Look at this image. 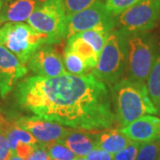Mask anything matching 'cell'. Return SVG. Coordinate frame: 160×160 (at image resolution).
I'll use <instances>...</instances> for the list:
<instances>
[{"label": "cell", "mask_w": 160, "mask_h": 160, "mask_svg": "<svg viewBox=\"0 0 160 160\" xmlns=\"http://www.w3.org/2000/svg\"><path fill=\"white\" fill-rule=\"evenodd\" d=\"M14 95L35 116L79 131L110 129L117 120L108 87L93 73L31 76L18 83Z\"/></svg>", "instance_id": "cell-1"}, {"label": "cell", "mask_w": 160, "mask_h": 160, "mask_svg": "<svg viewBox=\"0 0 160 160\" xmlns=\"http://www.w3.org/2000/svg\"><path fill=\"white\" fill-rule=\"evenodd\" d=\"M114 85L116 118L120 127L128 126L145 114L158 113L145 84L123 78Z\"/></svg>", "instance_id": "cell-2"}, {"label": "cell", "mask_w": 160, "mask_h": 160, "mask_svg": "<svg viewBox=\"0 0 160 160\" xmlns=\"http://www.w3.org/2000/svg\"><path fill=\"white\" fill-rule=\"evenodd\" d=\"M28 24L47 38V45L57 44L67 38L68 16L62 0L39 3L28 19Z\"/></svg>", "instance_id": "cell-3"}, {"label": "cell", "mask_w": 160, "mask_h": 160, "mask_svg": "<svg viewBox=\"0 0 160 160\" xmlns=\"http://www.w3.org/2000/svg\"><path fill=\"white\" fill-rule=\"evenodd\" d=\"M0 45L25 64L43 45H47V38L29 24L6 22L0 29Z\"/></svg>", "instance_id": "cell-4"}, {"label": "cell", "mask_w": 160, "mask_h": 160, "mask_svg": "<svg viewBox=\"0 0 160 160\" xmlns=\"http://www.w3.org/2000/svg\"><path fill=\"white\" fill-rule=\"evenodd\" d=\"M127 63V42L121 31L110 32L93 74L100 80L109 84H116L124 74Z\"/></svg>", "instance_id": "cell-5"}, {"label": "cell", "mask_w": 160, "mask_h": 160, "mask_svg": "<svg viewBox=\"0 0 160 160\" xmlns=\"http://www.w3.org/2000/svg\"><path fill=\"white\" fill-rule=\"evenodd\" d=\"M155 62L153 46L149 40L133 36L127 42L126 69L128 79L144 84Z\"/></svg>", "instance_id": "cell-6"}, {"label": "cell", "mask_w": 160, "mask_h": 160, "mask_svg": "<svg viewBox=\"0 0 160 160\" xmlns=\"http://www.w3.org/2000/svg\"><path fill=\"white\" fill-rule=\"evenodd\" d=\"M160 17V0H142L119 14L123 34L139 33L152 29Z\"/></svg>", "instance_id": "cell-7"}, {"label": "cell", "mask_w": 160, "mask_h": 160, "mask_svg": "<svg viewBox=\"0 0 160 160\" xmlns=\"http://www.w3.org/2000/svg\"><path fill=\"white\" fill-rule=\"evenodd\" d=\"M115 25L113 16L107 11L105 4L98 0L83 11L68 16L67 38L91 29H104L111 32Z\"/></svg>", "instance_id": "cell-8"}, {"label": "cell", "mask_w": 160, "mask_h": 160, "mask_svg": "<svg viewBox=\"0 0 160 160\" xmlns=\"http://www.w3.org/2000/svg\"><path fill=\"white\" fill-rule=\"evenodd\" d=\"M15 125L28 131L41 144H49L56 142H62L72 132L62 125L51 120L38 116L22 117L15 122Z\"/></svg>", "instance_id": "cell-9"}, {"label": "cell", "mask_w": 160, "mask_h": 160, "mask_svg": "<svg viewBox=\"0 0 160 160\" xmlns=\"http://www.w3.org/2000/svg\"><path fill=\"white\" fill-rule=\"evenodd\" d=\"M29 69L43 78H56L66 74L62 56L51 46H42L29 60Z\"/></svg>", "instance_id": "cell-10"}, {"label": "cell", "mask_w": 160, "mask_h": 160, "mask_svg": "<svg viewBox=\"0 0 160 160\" xmlns=\"http://www.w3.org/2000/svg\"><path fill=\"white\" fill-rule=\"evenodd\" d=\"M28 73V68L12 52L0 45V95L5 98L17 82Z\"/></svg>", "instance_id": "cell-11"}, {"label": "cell", "mask_w": 160, "mask_h": 160, "mask_svg": "<svg viewBox=\"0 0 160 160\" xmlns=\"http://www.w3.org/2000/svg\"><path fill=\"white\" fill-rule=\"evenodd\" d=\"M132 142L139 143L160 141V118L143 116L120 129Z\"/></svg>", "instance_id": "cell-12"}, {"label": "cell", "mask_w": 160, "mask_h": 160, "mask_svg": "<svg viewBox=\"0 0 160 160\" xmlns=\"http://www.w3.org/2000/svg\"><path fill=\"white\" fill-rule=\"evenodd\" d=\"M41 2L43 0H6L0 12V18L4 23L23 22L28 21Z\"/></svg>", "instance_id": "cell-13"}, {"label": "cell", "mask_w": 160, "mask_h": 160, "mask_svg": "<svg viewBox=\"0 0 160 160\" xmlns=\"http://www.w3.org/2000/svg\"><path fill=\"white\" fill-rule=\"evenodd\" d=\"M96 148L105 150L112 156L126 148L132 141L118 129H106L93 134Z\"/></svg>", "instance_id": "cell-14"}, {"label": "cell", "mask_w": 160, "mask_h": 160, "mask_svg": "<svg viewBox=\"0 0 160 160\" xmlns=\"http://www.w3.org/2000/svg\"><path fill=\"white\" fill-rule=\"evenodd\" d=\"M61 142L66 145L77 156L83 158H86L92 149L96 148L94 135L80 132L72 131Z\"/></svg>", "instance_id": "cell-15"}, {"label": "cell", "mask_w": 160, "mask_h": 160, "mask_svg": "<svg viewBox=\"0 0 160 160\" xmlns=\"http://www.w3.org/2000/svg\"><path fill=\"white\" fill-rule=\"evenodd\" d=\"M66 49L75 52L82 58L89 69H94L99 60V55L88 43L81 39L78 34L68 38Z\"/></svg>", "instance_id": "cell-16"}, {"label": "cell", "mask_w": 160, "mask_h": 160, "mask_svg": "<svg viewBox=\"0 0 160 160\" xmlns=\"http://www.w3.org/2000/svg\"><path fill=\"white\" fill-rule=\"evenodd\" d=\"M4 131L10 145V148L13 151V153L19 144L25 143V144L37 145L39 143L31 133H29L28 131L23 130L22 128L19 127L15 124L11 126H8L6 129H4Z\"/></svg>", "instance_id": "cell-17"}, {"label": "cell", "mask_w": 160, "mask_h": 160, "mask_svg": "<svg viewBox=\"0 0 160 160\" xmlns=\"http://www.w3.org/2000/svg\"><path fill=\"white\" fill-rule=\"evenodd\" d=\"M147 89L151 102L160 111V56L155 60L147 80Z\"/></svg>", "instance_id": "cell-18"}, {"label": "cell", "mask_w": 160, "mask_h": 160, "mask_svg": "<svg viewBox=\"0 0 160 160\" xmlns=\"http://www.w3.org/2000/svg\"><path fill=\"white\" fill-rule=\"evenodd\" d=\"M109 33L110 32H108L104 29H96L80 32L78 35L79 36L81 39H83L85 42L88 43L93 48V50L96 52L98 55L100 56Z\"/></svg>", "instance_id": "cell-19"}, {"label": "cell", "mask_w": 160, "mask_h": 160, "mask_svg": "<svg viewBox=\"0 0 160 160\" xmlns=\"http://www.w3.org/2000/svg\"><path fill=\"white\" fill-rule=\"evenodd\" d=\"M64 66L69 73L73 75H84L89 69L85 61L69 49H65L64 52Z\"/></svg>", "instance_id": "cell-20"}, {"label": "cell", "mask_w": 160, "mask_h": 160, "mask_svg": "<svg viewBox=\"0 0 160 160\" xmlns=\"http://www.w3.org/2000/svg\"><path fill=\"white\" fill-rule=\"evenodd\" d=\"M47 154L51 160H75L77 155L61 142L45 145Z\"/></svg>", "instance_id": "cell-21"}, {"label": "cell", "mask_w": 160, "mask_h": 160, "mask_svg": "<svg viewBox=\"0 0 160 160\" xmlns=\"http://www.w3.org/2000/svg\"><path fill=\"white\" fill-rule=\"evenodd\" d=\"M160 153V141L141 143L136 160H158Z\"/></svg>", "instance_id": "cell-22"}, {"label": "cell", "mask_w": 160, "mask_h": 160, "mask_svg": "<svg viewBox=\"0 0 160 160\" xmlns=\"http://www.w3.org/2000/svg\"><path fill=\"white\" fill-rule=\"evenodd\" d=\"M142 0H106L105 6L107 11L114 17L121 14L123 12L135 6Z\"/></svg>", "instance_id": "cell-23"}, {"label": "cell", "mask_w": 160, "mask_h": 160, "mask_svg": "<svg viewBox=\"0 0 160 160\" xmlns=\"http://www.w3.org/2000/svg\"><path fill=\"white\" fill-rule=\"evenodd\" d=\"M67 16L83 11L98 0H62Z\"/></svg>", "instance_id": "cell-24"}, {"label": "cell", "mask_w": 160, "mask_h": 160, "mask_svg": "<svg viewBox=\"0 0 160 160\" xmlns=\"http://www.w3.org/2000/svg\"><path fill=\"white\" fill-rule=\"evenodd\" d=\"M141 143L132 142L113 156V160H136Z\"/></svg>", "instance_id": "cell-25"}, {"label": "cell", "mask_w": 160, "mask_h": 160, "mask_svg": "<svg viewBox=\"0 0 160 160\" xmlns=\"http://www.w3.org/2000/svg\"><path fill=\"white\" fill-rule=\"evenodd\" d=\"M14 155L10 148L6 133L3 128L0 129V160H10Z\"/></svg>", "instance_id": "cell-26"}, {"label": "cell", "mask_w": 160, "mask_h": 160, "mask_svg": "<svg viewBox=\"0 0 160 160\" xmlns=\"http://www.w3.org/2000/svg\"><path fill=\"white\" fill-rule=\"evenodd\" d=\"M37 145L25 144V143L19 144L16 149H15V151H14V154L18 156L19 158H22V159L29 160V158L31 157V155L33 154V152L35 151Z\"/></svg>", "instance_id": "cell-27"}, {"label": "cell", "mask_w": 160, "mask_h": 160, "mask_svg": "<svg viewBox=\"0 0 160 160\" xmlns=\"http://www.w3.org/2000/svg\"><path fill=\"white\" fill-rule=\"evenodd\" d=\"M86 158L87 160H113V156L100 148H94Z\"/></svg>", "instance_id": "cell-28"}, {"label": "cell", "mask_w": 160, "mask_h": 160, "mask_svg": "<svg viewBox=\"0 0 160 160\" xmlns=\"http://www.w3.org/2000/svg\"><path fill=\"white\" fill-rule=\"evenodd\" d=\"M10 160H24V159L21 158H19L18 156H16V155L14 154L12 157L11 158H10Z\"/></svg>", "instance_id": "cell-29"}, {"label": "cell", "mask_w": 160, "mask_h": 160, "mask_svg": "<svg viewBox=\"0 0 160 160\" xmlns=\"http://www.w3.org/2000/svg\"><path fill=\"white\" fill-rule=\"evenodd\" d=\"M75 160H87L86 158H83V157H79V158H77Z\"/></svg>", "instance_id": "cell-30"}, {"label": "cell", "mask_w": 160, "mask_h": 160, "mask_svg": "<svg viewBox=\"0 0 160 160\" xmlns=\"http://www.w3.org/2000/svg\"><path fill=\"white\" fill-rule=\"evenodd\" d=\"M3 23H4V22L2 21V19L0 18V29H1V28L3 27Z\"/></svg>", "instance_id": "cell-31"}, {"label": "cell", "mask_w": 160, "mask_h": 160, "mask_svg": "<svg viewBox=\"0 0 160 160\" xmlns=\"http://www.w3.org/2000/svg\"><path fill=\"white\" fill-rule=\"evenodd\" d=\"M2 6H3V1L0 0V12H1V9H2Z\"/></svg>", "instance_id": "cell-32"}, {"label": "cell", "mask_w": 160, "mask_h": 160, "mask_svg": "<svg viewBox=\"0 0 160 160\" xmlns=\"http://www.w3.org/2000/svg\"><path fill=\"white\" fill-rule=\"evenodd\" d=\"M2 124H3V121H2V120H0V129H1V128H3V125H2Z\"/></svg>", "instance_id": "cell-33"}, {"label": "cell", "mask_w": 160, "mask_h": 160, "mask_svg": "<svg viewBox=\"0 0 160 160\" xmlns=\"http://www.w3.org/2000/svg\"><path fill=\"white\" fill-rule=\"evenodd\" d=\"M158 160H160V153H159V156H158Z\"/></svg>", "instance_id": "cell-34"}]
</instances>
